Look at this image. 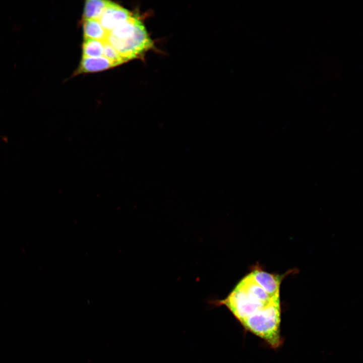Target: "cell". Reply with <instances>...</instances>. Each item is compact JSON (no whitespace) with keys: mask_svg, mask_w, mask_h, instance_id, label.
I'll use <instances>...</instances> for the list:
<instances>
[{"mask_svg":"<svg viewBox=\"0 0 363 363\" xmlns=\"http://www.w3.org/2000/svg\"><path fill=\"white\" fill-rule=\"evenodd\" d=\"M241 323L247 329L265 339L272 347H278L281 343L279 334V299H273Z\"/></svg>","mask_w":363,"mask_h":363,"instance_id":"6da1fadb","label":"cell"},{"mask_svg":"<svg viewBox=\"0 0 363 363\" xmlns=\"http://www.w3.org/2000/svg\"><path fill=\"white\" fill-rule=\"evenodd\" d=\"M106 41L126 61L142 57L148 50L155 49L154 41L139 20L133 33L128 37L120 39L108 34Z\"/></svg>","mask_w":363,"mask_h":363,"instance_id":"7a4b0ae2","label":"cell"},{"mask_svg":"<svg viewBox=\"0 0 363 363\" xmlns=\"http://www.w3.org/2000/svg\"><path fill=\"white\" fill-rule=\"evenodd\" d=\"M222 302L241 322L266 306L251 298L238 284Z\"/></svg>","mask_w":363,"mask_h":363,"instance_id":"3957f363","label":"cell"},{"mask_svg":"<svg viewBox=\"0 0 363 363\" xmlns=\"http://www.w3.org/2000/svg\"><path fill=\"white\" fill-rule=\"evenodd\" d=\"M131 13L119 5L110 2L100 18L99 22L108 32L132 17Z\"/></svg>","mask_w":363,"mask_h":363,"instance_id":"277c9868","label":"cell"},{"mask_svg":"<svg viewBox=\"0 0 363 363\" xmlns=\"http://www.w3.org/2000/svg\"><path fill=\"white\" fill-rule=\"evenodd\" d=\"M249 275L271 298L279 299L281 278L279 275L272 274L259 269L254 270Z\"/></svg>","mask_w":363,"mask_h":363,"instance_id":"5b68a950","label":"cell"},{"mask_svg":"<svg viewBox=\"0 0 363 363\" xmlns=\"http://www.w3.org/2000/svg\"><path fill=\"white\" fill-rule=\"evenodd\" d=\"M116 66L103 56L82 57L76 74L83 73H94L105 70Z\"/></svg>","mask_w":363,"mask_h":363,"instance_id":"8992f818","label":"cell"},{"mask_svg":"<svg viewBox=\"0 0 363 363\" xmlns=\"http://www.w3.org/2000/svg\"><path fill=\"white\" fill-rule=\"evenodd\" d=\"M238 284L251 298L265 306L267 305L273 299H275L271 298L267 293L253 280L249 274L244 278Z\"/></svg>","mask_w":363,"mask_h":363,"instance_id":"52a82bcc","label":"cell"},{"mask_svg":"<svg viewBox=\"0 0 363 363\" xmlns=\"http://www.w3.org/2000/svg\"><path fill=\"white\" fill-rule=\"evenodd\" d=\"M84 39H91L102 42L106 41L109 32L103 28L100 22L95 19H83Z\"/></svg>","mask_w":363,"mask_h":363,"instance_id":"ba28073f","label":"cell"},{"mask_svg":"<svg viewBox=\"0 0 363 363\" xmlns=\"http://www.w3.org/2000/svg\"><path fill=\"white\" fill-rule=\"evenodd\" d=\"M111 1L103 0H87L85 2L83 19L100 18Z\"/></svg>","mask_w":363,"mask_h":363,"instance_id":"9c48e42d","label":"cell"},{"mask_svg":"<svg viewBox=\"0 0 363 363\" xmlns=\"http://www.w3.org/2000/svg\"><path fill=\"white\" fill-rule=\"evenodd\" d=\"M138 21V18L132 16L128 20L118 25L109 32V34L117 39L126 38L133 33Z\"/></svg>","mask_w":363,"mask_h":363,"instance_id":"30bf717a","label":"cell"},{"mask_svg":"<svg viewBox=\"0 0 363 363\" xmlns=\"http://www.w3.org/2000/svg\"><path fill=\"white\" fill-rule=\"evenodd\" d=\"M103 42L94 39H84L82 46L83 57L103 56Z\"/></svg>","mask_w":363,"mask_h":363,"instance_id":"8fae6325","label":"cell"},{"mask_svg":"<svg viewBox=\"0 0 363 363\" xmlns=\"http://www.w3.org/2000/svg\"><path fill=\"white\" fill-rule=\"evenodd\" d=\"M103 56L115 64L116 66L126 62L106 41L103 42Z\"/></svg>","mask_w":363,"mask_h":363,"instance_id":"7c38bea8","label":"cell"}]
</instances>
